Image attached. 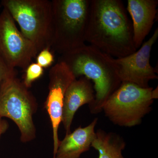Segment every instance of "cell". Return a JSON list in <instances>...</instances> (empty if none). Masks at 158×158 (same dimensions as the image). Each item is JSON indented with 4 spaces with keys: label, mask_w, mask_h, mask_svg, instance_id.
<instances>
[{
    "label": "cell",
    "mask_w": 158,
    "mask_h": 158,
    "mask_svg": "<svg viewBox=\"0 0 158 158\" xmlns=\"http://www.w3.org/2000/svg\"><path fill=\"white\" fill-rule=\"evenodd\" d=\"M127 12L120 0H90L86 42L115 59L135 52Z\"/></svg>",
    "instance_id": "6da1fadb"
},
{
    "label": "cell",
    "mask_w": 158,
    "mask_h": 158,
    "mask_svg": "<svg viewBox=\"0 0 158 158\" xmlns=\"http://www.w3.org/2000/svg\"><path fill=\"white\" fill-rule=\"evenodd\" d=\"M59 61L64 62L76 78L85 77L94 83L95 99L89 106L90 112L102 111L107 100L119 87L115 58L91 45H85L61 55Z\"/></svg>",
    "instance_id": "7a4b0ae2"
},
{
    "label": "cell",
    "mask_w": 158,
    "mask_h": 158,
    "mask_svg": "<svg viewBox=\"0 0 158 158\" xmlns=\"http://www.w3.org/2000/svg\"><path fill=\"white\" fill-rule=\"evenodd\" d=\"M90 0H52L51 48L63 54L85 45Z\"/></svg>",
    "instance_id": "3957f363"
},
{
    "label": "cell",
    "mask_w": 158,
    "mask_h": 158,
    "mask_svg": "<svg viewBox=\"0 0 158 158\" xmlns=\"http://www.w3.org/2000/svg\"><path fill=\"white\" fill-rule=\"evenodd\" d=\"M2 6L8 10L19 25L21 32L37 48L38 53L52 44V1L48 0H2Z\"/></svg>",
    "instance_id": "277c9868"
},
{
    "label": "cell",
    "mask_w": 158,
    "mask_h": 158,
    "mask_svg": "<svg viewBox=\"0 0 158 158\" xmlns=\"http://www.w3.org/2000/svg\"><path fill=\"white\" fill-rule=\"evenodd\" d=\"M153 89L122 82L105 103L102 111L113 124L123 127L136 126L151 110L154 100Z\"/></svg>",
    "instance_id": "5b68a950"
},
{
    "label": "cell",
    "mask_w": 158,
    "mask_h": 158,
    "mask_svg": "<svg viewBox=\"0 0 158 158\" xmlns=\"http://www.w3.org/2000/svg\"><path fill=\"white\" fill-rule=\"evenodd\" d=\"M36 107L34 97L16 77V73L3 81L0 86V116L8 117L16 123L23 142L35 138L33 115Z\"/></svg>",
    "instance_id": "8992f818"
},
{
    "label": "cell",
    "mask_w": 158,
    "mask_h": 158,
    "mask_svg": "<svg viewBox=\"0 0 158 158\" xmlns=\"http://www.w3.org/2000/svg\"><path fill=\"white\" fill-rule=\"evenodd\" d=\"M38 54L35 46L18 29L11 15L4 8L0 13V58L10 68L25 70Z\"/></svg>",
    "instance_id": "52a82bcc"
},
{
    "label": "cell",
    "mask_w": 158,
    "mask_h": 158,
    "mask_svg": "<svg viewBox=\"0 0 158 158\" xmlns=\"http://www.w3.org/2000/svg\"><path fill=\"white\" fill-rule=\"evenodd\" d=\"M158 38L157 28L151 37L138 50L123 58L115 59L118 77L122 82L135 84L143 88H149L151 81L158 79L157 71L150 64L153 45Z\"/></svg>",
    "instance_id": "ba28073f"
},
{
    "label": "cell",
    "mask_w": 158,
    "mask_h": 158,
    "mask_svg": "<svg viewBox=\"0 0 158 158\" xmlns=\"http://www.w3.org/2000/svg\"><path fill=\"white\" fill-rule=\"evenodd\" d=\"M48 94L44 103L53 130L55 158L60 141L58 136L59 125L62 122L64 97L69 86L76 78L64 62L58 61L49 73Z\"/></svg>",
    "instance_id": "9c48e42d"
},
{
    "label": "cell",
    "mask_w": 158,
    "mask_h": 158,
    "mask_svg": "<svg viewBox=\"0 0 158 158\" xmlns=\"http://www.w3.org/2000/svg\"><path fill=\"white\" fill-rule=\"evenodd\" d=\"M95 99V91L92 81L85 77L76 79L69 86L64 97L62 122L66 134L70 133L73 117L83 105H91Z\"/></svg>",
    "instance_id": "30bf717a"
},
{
    "label": "cell",
    "mask_w": 158,
    "mask_h": 158,
    "mask_svg": "<svg viewBox=\"0 0 158 158\" xmlns=\"http://www.w3.org/2000/svg\"><path fill=\"white\" fill-rule=\"evenodd\" d=\"M127 11L131 18L133 38L137 49L140 48L154 23L158 0H128Z\"/></svg>",
    "instance_id": "8fae6325"
},
{
    "label": "cell",
    "mask_w": 158,
    "mask_h": 158,
    "mask_svg": "<svg viewBox=\"0 0 158 158\" xmlns=\"http://www.w3.org/2000/svg\"><path fill=\"white\" fill-rule=\"evenodd\" d=\"M98 118L85 127H81L73 132L66 134L60 141L55 158H80L81 155L88 151L96 137L95 127Z\"/></svg>",
    "instance_id": "7c38bea8"
},
{
    "label": "cell",
    "mask_w": 158,
    "mask_h": 158,
    "mask_svg": "<svg viewBox=\"0 0 158 158\" xmlns=\"http://www.w3.org/2000/svg\"><path fill=\"white\" fill-rule=\"evenodd\" d=\"M91 147L98 151V158H125L122 152L125 148V142L116 133L98 130Z\"/></svg>",
    "instance_id": "4fadbf2b"
},
{
    "label": "cell",
    "mask_w": 158,
    "mask_h": 158,
    "mask_svg": "<svg viewBox=\"0 0 158 158\" xmlns=\"http://www.w3.org/2000/svg\"><path fill=\"white\" fill-rule=\"evenodd\" d=\"M23 83L26 88H31L33 82L42 76L44 69L37 63H31L25 70Z\"/></svg>",
    "instance_id": "5bb4252c"
},
{
    "label": "cell",
    "mask_w": 158,
    "mask_h": 158,
    "mask_svg": "<svg viewBox=\"0 0 158 158\" xmlns=\"http://www.w3.org/2000/svg\"><path fill=\"white\" fill-rule=\"evenodd\" d=\"M36 63L42 68L50 67L54 63L55 57L50 49L46 48L37 54L36 57Z\"/></svg>",
    "instance_id": "9a60e30c"
},
{
    "label": "cell",
    "mask_w": 158,
    "mask_h": 158,
    "mask_svg": "<svg viewBox=\"0 0 158 158\" xmlns=\"http://www.w3.org/2000/svg\"><path fill=\"white\" fill-rule=\"evenodd\" d=\"M15 73L14 69L9 67L0 58V86L5 79Z\"/></svg>",
    "instance_id": "2e32d148"
},
{
    "label": "cell",
    "mask_w": 158,
    "mask_h": 158,
    "mask_svg": "<svg viewBox=\"0 0 158 158\" xmlns=\"http://www.w3.org/2000/svg\"><path fill=\"white\" fill-rule=\"evenodd\" d=\"M9 123L6 120L2 119L0 116V137L3 134L6 132L9 127Z\"/></svg>",
    "instance_id": "e0dca14e"
},
{
    "label": "cell",
    "mask_w": 158,
    "mask_h": 158,
    "mask_svg": "<svg viewBox=\"0 0 158 158\" xmlns=\"http://www.w3.org/2000/svg\"><path fill=\"white\" fill-rule=\"evenodd\" d=\"M2 7V5H1V2H0V8Z\"/></svg>",
    "instance_id": "ac0fdd59"
}]
</instances>
